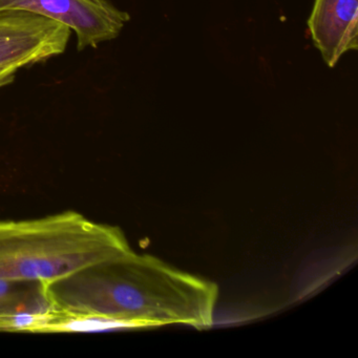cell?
Returning <instances> with one entry per match:
<instances>
[{"instance_id":"obj_6","label":"cell","mask_w":358,"mask_h":358,"mask_svg":"<svg viewBox=\"0 0 358 358\" xmlns=\"http://www.w3.org/2000/svg\"><path fill=\"white\" fill-rule=\"evenodd\" d=\"M55 312L45 292V284L24 280H0V318Z\"/></svg>"},{"instance_id":"obj_1","label":"cell","mask_w":358,"mask_h":358,"mask_svg":"<svg viewBox=\"0 0 358 358\" xmlns=\"http://www.w3.org/2000/svg\"><path fill=\"white\" fill-rule=\"evenodd\" d=\"M55 311L139 322L206 326L215 286L134 250L87 266L45 284Z\"/></svg>"},{"instance_id":"obj_5","label":"cell","mask_w":358,"mask_h":358,"mask_svg":"<svg viewBox=\"0 0 358 358\" xmlns=\"http://www.w3.org/2000/svg\"><path fill=\"white\" fill-rule=\"evenodd\" d=\"M358 0H314L308 29L322 60L333 69L350 51H357Z\"/></svg>"},{"instance_id":"obj_9","label":"cell","mask_w":358,"mask_h":358,"mask_svg":"<svg viewBox=\"0 0 358 358\" xmlns=\"http://www.w3.org/2000/svg\"><path fill=\"white\" fill-rule=\"evenodd\" d=\"M0 331H11V332H15L13 317L0 318Z\"/></svg>"},{"instance_id":"obj_3","label":"cell","mask_w":358,"mask_h":358,"mask_svg":"<svg viewBox=\"0 0 358 358\" xmlns=\"http://www.w3.org/2000/svg\"><path fill=\"white\" fill-rule=\"evenodd\" d=\"M71 29L45 16L17 9H0V69L22 68L64 53Z\"/></svg>"},{"instance_id":"obj_2","label":"cell","mask_w":358,"mask_h":358,"mask_svg":"<svg viewBox=\"0 0 358 358\" xmlns=\"http://www.w3.org/2000/svg\"><path fill=\"white\" fill-rule=\"evenodd\" d=\"M131 250L120 228L77 211L0 221V280L48 284Z\"/></svg>"},{"instance_id":"obj_4","label":"cell","mask_w":358,"mask_h":358,"mask_svg":"<svg viewBox=\"0 0 358 358\" xmlns=\"http://www.w3.org/2000/svg\"><path fill=\"white\" fill-rule=\"evenodd\" d=\"M45 16L74 31L79 52L114 41L131 20L110 0H0V9Z\"/></svg>"},{"instance_id":"obj_8","label":"cell","mask_w":358,"mask_h":358,"mask_svg":"<svg viewBox=\"0 0 358 358\" xmlns=\"http://www.w3.org/2000/svg\"><path fill=\"white\" fill-rule=\"evenodd\" d=\"M17 71L13 68L0 69V89L11 85L15 80V75Z\"/></svg>"},{"instance_id":"obj_7","label":"cell","mask_w":358,"mask_h":358,"mask_svg":"<svg viewBox=\"0 0 358 358\" xmlns=\"http://www.w3.org/2000/svg\"><path fill=\"white\" fill-rule=\"evenodd\" d=\"M144 328L139 322L115 320L91 314L52 312L34 333H96Z\"/></svg>"}]
</instances>
